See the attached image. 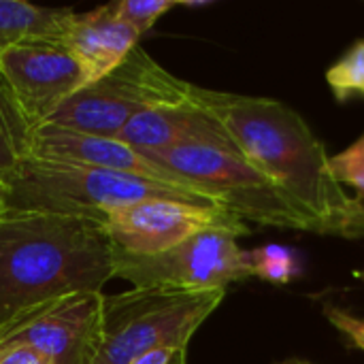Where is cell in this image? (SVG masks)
Returning a JSON list of instances; mask_svg holds the SVG:
<instances>
[{
  "instance_id": "obj_21",
  "label": "cell",
  "mask_w": 364,
  "mask_h": 364,
  "mask_svg": "<svg viewBox=\"0 0 364 364\" xmlns=\"http://www.w3.org/2000/svg\"><path fill=\"white\" fill-rule=\"evenodd\" d=\"M0 364H53L43 354L26 346L0 348Z\"/></svg>"
},
{
  "instance_id": "obj_25",
  "label": "cell",
  "mask_w": 364,
  "mask_h": 364,
  "mask_svg": "<svg viewBox=\"0 0 364 364\" xmlns=\"http://www.w3.org/2000/svg\"><path fill=\"white\" fill-rule=\"evenodd\" d=\"M273 364H311L307 363V360H303V358H284V360H277V363Z\"/></svg>"
},
{
  "instance_id": "obj_26",
  "label": "cell",
  "mask_w": 364,
  "mask_h": 364,
  "mask_svg": "<svg viewBox=\"0 0 364 364\" xmlns=\"http://www.w3.org/2000/svg\"><path fill=\"white\" fill-rule=\"evenodd\" d=\"M356 277H358L360 282H364V267H363V269H360V271H358V273H356Z\"/></svg>"
},
{
  "instance_id": "obj_23",
  "label": "cell",
  "mask_w": 364,
  "mask_h": 364,
  "mask_svg": "<svg viewBox=\"0 0 364 364\" xmlns=\"http://www.w3.org/2000/svg\"><path fill=\"white\" fill-rule=\"evenodd\" d=\"M6 192H9V188H6V183L0 179V218L6 213Z\"/></svg>"
},
{
  "instance_id": "obj_20",
  "label": "cell",
  "mask_w": 364,
  "mask_h": 364,
  "mask_svg": "<svg viewBox=\"0 0 364 364\" xmlns=\"http://www.w3.org/2000/svg\"><path fill=\"white\" fill-rule=\"evenodd\" d=\"M324 316H326L328 324L343 339H348V343H352L356 350L364 352V318L343 309V307H335V305H326Z\"/></svg>"
},
{
  "instance_id": "obj_6",
  "label": "cell",
  "mask_w": 364,
  "mask_h": 364,
  "mask_svg": "<svg viewBox=\"0 0 364 364\" xmlns=\"http://www.w3.org/2000/svg\"><path fill=\"white\" fill-rule=\"evenodd\" d=\"M194 94V83L173 75L136 45L115 70L75 92L47 124L85 134L117 136L132 117L149 109L192 102Z\"/></svg>"
},
{
  "instance_id": "obj_11",
  "label": "cell",
  "mask_w": 364,
  "mask_h": 364,
  "mask_svg": "<svg viewBox=\"0 0 364 364\" xmlns=\"http://www.w3.org/2000/svg\"><path fill=\"white\" fill-rule=\"evenodd\" d=\"M30 158L79 164V166H94V168L151 179V181L190 188L183 181H179L171 171H166L156 160H151L147 154L134 149L132 145L119 141L117 136L85 134V132L66 130L53 124H43L32 130Z\"/></svg>"
},
{
  "instance_id": "obj_17",
  "label": "cell",
  "mask_w": 364,
  "mask_h": 364,
  "mask_svg": "<svg viewBox=\"0 0 364 364\" xmlns=\"http://www.w3.org/2000/svg\"><path fill=\"white\" fill-rule=\"evenodd\" d=\"M326 83L337 102L364 96V38L352 43L326 70Z\"/></svg>"
},
{
  "instance_id": "obj_14",
  "label": "cell",
  "mask_w": 364,
  "mask_h": 364,
  "mask_svg": "<svg viewBox=\"0 0 364 364\" xmlns=\"http://www.w3.org/2000/svg\"><path fill=\"white\" fill-rule=\"evenodd\" d=\"M75 15L66 6H38L23 0H0V53L30 38H60Z\"/></svg>"
},
{
  "instance_id": "obj_4",
  "label": "cell",
  "mask_w": 364,
  "mask_h": 364,
  "mask_svg": "<svg viewBox=\"0 0 364 364\" xmlns=\"http://www.w3.org/2000/svg\"><path fill=\"white\" fill-rule=\"evenodd\" d=\"M147 156L245 224L316 232L311 220L235 145L192 143Z\"/></svg>"
},
{
  "instance_id": "obj_15",
  "label": "cell",
  "mask_w": 364,
  "mask_h": 364,
  "mask_svg": "<svg viewBox=\"0 0 364 364\" xmlns=\"http://www.w3.org/2000/svg\"><path fill=\"white\" fill-rule=\"evenodd\" d=\"M32 126L19 113L9 90L0 81V179L6 183L15 168L30 158Z\"/></svg>"
},
{
  "instance_id": "obj_10",
  "label": "cell",
  "mask_w": 364,
  "mask_h": 364,
  "mask_svg": "<svg viewBox=\"0 0 364 364\" xmlns=\"http://www.w3.org/2000/svg\"><path fill=\"white\" fill-rule=\"evenodd\" d=\"M102 292L45 303L0 328V348L26 346L53 364H90L100 335Z\"/></svg>"
},
{
  "instance_id": "obj_19",
  "label": "cell",
  "mask_w": 364,
  "mask_h": 364,
  "mask_svg": "<svg viewBox=\"0 0 364 364\" xmlns=\"http://www.w3.org/2000/svg\"><path fill=\"white\" fill-rule=\"evenodd\" d=\"M331 168L337 181L348 190L352 188L354 196L364 203V134L350 147L331 156Z\"/></svg>"
},
{
  "instance_id": "obj_12",
  "label": "cell",
  "mask_w": 364,
  "mask_h": 364,
  "mask_svg": "<svg viewBox=\"0 0 364 364\" xmlns=\"http://www.w3.org/2000/svg\"><path fill=\"white\" fill-rule=\"evenodd\" d=\"M139 38L141 36L115 15L113 2L87 13H75L60 34V41L83 68L87 85L115 70L139 45Z\"/></svg>"
},
{
  "instance_id": "obj_5",
  "label": "cell",
  "mask_w": 364,
  "mask_h": 364,
  "mask_svg": "<svg viewBox=\"0 0 364 364\" xmlns=\"http://www.w3.org/2000/svg\"><path fill=\"white\" fill-rule=\"evenodd\" d=\"M224 299L226 290L164 292L134 288L105 294L98 346L90 364H128L160 348L188 350L190 339Z\"/></svg>"
},
{
  "instance_id": "obj_24",
  "label": "cell",
  "mask_w": 364,
  "mask_h": 364,
  "mask_svg": "<svg viewBox=\"0 0 364 364\" xmlns=\"http://www.w3.org/2000/svg\"><path fill=\"white\" fill-rule=\"evenodd\" d=\"M171 364H188V350H179V352L173 356Z\"/></svg>"
},
{
  "instance_id": "obj_13",
  "label": "cell",
  "mask_w": 364,
  "mask_h": 364,
  "mask_svg": "<svg viewBox=\"0 0 364 364\" xmlns=\"http://www.w3.org/2000/svg\"><path fill=\"white\" fill-rule=\"evenodd\" d=\"M117 139L143 154H154L192 143L235 145L224 132V128L196 100L186 105L149 109L132 117L122 128Z\"/></svg>"
},
{
  "instance_id": "obj_18",
  "label": "cell",
  "mask_w": 364,
  "mask_h": 364,
  "mask_svg": "<svg viewBox=\"0 0 364 364\" xmlns=\"http://www.w3.org/2000/svg\"><path fill=\"white\" fill-rule=\"evenodd\" d=\"M177 0H117L113 2L115 15L126 21L139 36L149 32L162 15L177 9Z\"/></svg>"
},
{
  "instance_id": "obj_7",
  "label": "cell",
  "mask_w": 364,
  "mask_h": 364,
  "mask_svg": "<svg viewBox=\"0 0 364 364\" xmlns=\"http://www.w3.org/2000/svg\"><path fill=\"white\" fill-rule=\"evenodd\" d=\"M239 237L224 230H205L183 243L151 256L113 250V277L134 288L164 292H213L252 277L247 252Z\"/></svg>"
},
{
  "instance_id": "obj_16",
  "label": "cell",
  "mask_w": 364,
  "mask_h": 364,
  "mask_svg": "<svg viewBox=\"0 0 364 364\" xmlns=\"http://www.w3.org/2000/svg\"><path fill=\"white\" fill-rule=\"evenodd\" d=\"M252 277H260L269 284L284 286L301 277L303 273V262L301 254L288 245L279 243H269L260 245L256 250L247 252Z\"/></svg>"
},
{
  "instance_id": "obj_8",
  "label": "cell",
  "mask_w": 364,
  "mask_h": 364,
  "mask_svg": "<svg viewBox=\"0 0 364 364\" xmlns=\"http://www.w3.org/2000/svg\"><path fill=\"white\" fill-rule=\"evenodd\" d=\"M102 228L113 250L134 256L166 252L205 230L250 235V226L220 207L192 205L173 198H147L105 213Z\"/></svg>"
},
{
  "instance_id": "obj_1",
  "label": "cell",
  "mask_w": 364,
  "mask_h": 364,
  "mask_svg": "<svg viewBox=\"0 0 364 364\" xmlns=\"http://www.w3.org/2000/svg\"><path fill=\"white\" fill-rule=\"evenodd\" d=\"M194 100L224 128L239 154L311 220L318 235L364 239V203L331 168V154L309 124L277 98L196 85Z\"/></svg>"
},
{
  "instance_id": "obj_2",
  "label": "cell",
  "mask_w": 364,
  "mask_h": 364,
  "mask_svg": "<svg viewBox=\"0 0 364 364\" xmlns=\"http://www.w3.org/2000/svg\"><path fill=\"white\" fill-rule=\"evenodd\" d=\"M113 245L100 222L6 211L0 218V328L62 296L102 292Z\"/></svg>"
},
{
  "instance_id": "obj_9",
  "label": "cell",
  "mask_w": 364,
  "mask_h": 364,
  "mask_svg": "<svg viewBox=\"0 0 364 364\" xmlns=\"http://www.w3.org/2000/svg\"><path fill=\"white\" fill-rule=\"evenodd\" d=\"M0 81L32 130L87 85L83 68L60 38H30L6 47L0 53Z\"/></svg>"
},
{
  "instance_id": "obj_22",
  "label": "cell",
  "mask_w": 364,
  "mask_h": 364,
  "mask_svg": "<svg viewBox=\"0 0 364 364\" xmlns=\"http://www.w3.org/2000/svg\"><path fill=\"white\" fill-rule=\"evenodd\" d=\"M179 350H171V348H160V350H154V352H147L143 356H139L136 360L128 364H171L173 356L177 354Z\"/></svg>"
},
{
  "instance_id": "obj_3",
  "label": "cell",
  "mask_w": 364,
  "mask_h": 364,
  "mask_svg": "<svg viewBox=\"0 0 364 364\" xmlns=\"http://www.w3.org/2000/svg\"><path fill=\"white\" fill-rule=\"evenodd\" d=\"M6 211L53 213L100 224L107 211L147 198L218 207L207 196L183 186L36 158H26L6 181Z\"/></svg>"
}]
</instances>
